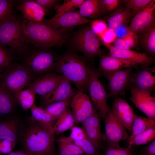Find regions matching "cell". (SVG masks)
Wrapping results in <instances>:
<instances>
[{
	"label": "cell",
	"instance_id": "d6986e66",
	"mask_svg": "<svg viewBox=\"0 0 155 155\" xmlns=\"http://www.w3.org/2000/svg\"><path fill=\"white\" fill-rule=\"evenodd\" d=\"M155 0L135 15L129 26L133 32L138 33L155 22Z\"/></svg>",
	"mask_w": 155,
	"mask_h": 155
},
{
	"label": "cell",
	"instance_id": "7c38bea8",
	"mask_svg": "<svg viewBox=\"0 0 155 155\" xmlns=\"http://www.w3.org/2000/svg\"><path fill=\"white\" fill-rule=\"evenodd\" d=\"M75 123H82L94 112V108L89 98L84 92L78 90L73 97L70 104Z\"/></svg>",
	"mask_w": 155,
	"mask_h": 155
},
{
	"label": "cell",
	"instance_id": "52a82bcc",
	"mask_svg": "<svg viewBox=\"0 0 155 155\" xmlns=\"http://www.w3.org/2000/svg\"><path fill=\"white\" fill-rule=\"evenodd\" d=\"M32 78L22 65L12 63L1 75L0 82L13 96L31 82Z\"/></svg>",
	"mask_w": 155,
	"mask_h": 155
},
{
	"label": "cell",
	"instance_id": "4dcf8cb0",
	"mask_svg": "<svg viewBox=\"0 0 155 155\" xmlns=\"http://www.w3.org/2000/svg\"><path fill=\"white\" fill-rule=\"evenodd\" d=\"M131 16L130 11L126 8L112 16L108 20L107 30L115 31Z\"/></svg>",
	"mask_w": 155,
	"mask_h": 155
},
{
	"label": "cell",
	"instance_id": "3957f363",
	"mask_svg": "<svg viewBox=\"0 0 155 155\" xmlns=\"http://www.w3.org/2000/svg\"><path fill=\"white\" fill-rule=\"evenodd\" d=\"M55 135L38 123L30 125L22 139L25 153L31 155H53Z\"/></svg>",
	"mask_w": 155,
	"mask_h": 155
},
{
	"label": "cell",
	"instance_id": "7a4b0ae2",
	"mask_svg": "<svg viewBox=\"0 0 155 155\" xmlns=\"http://www.w3.org/2000/svg\"><path fill=\"white\" fill-rule=\"evenodd\" d=\"M21 27L22 34L29 44L37 48L48 49L61 47L66 42L71 30L54 28L42 22L26 19L21 21Z\"/></svg>",
	"mask_w": 155,
	"mask_h": 155
},
{
	"label": "cell",
	"instance_id": "ee69618b",
	"mask_svg": "<svg viewBox=\"0 0 155 155\" xmlns=\"http://www.w3.org/2000/svg\"><path fill=\"white\" fill-rule=\"evenodd\" d=\"M45 10L48 12L58 5L60 1L58 0H35Z\"/></svg>",
	"mask_w": 155,
	"mask_h": 155
},
{
	"label": "cell",
	"instance_id": "e575fe53",
	"mask_svg": "<svg viewBox=\"0 0 155 155\" xmlns=\"http://www.w3.org/2000/svg\"><path fill=\"white\" fill-rule=\"evenodd\" d=\"M14 57L7 47L0 44V73H3L12 63Z\"/></svg>",
	"mask_w": 155,
	"mask_h": 155
},
{
	"label": "cell",
	"instance_id": "277c9868",
	"mask_svg": "<svg viewBox=\"0 0 155 155\" xmlns=\"http://www.w3.org/2000/svg\"><path fill=\"white\" fill-rule=\"evenodd\" d=\"M69 42L71 48L81 53L86 60L93 62L95 57L104 55L99 37L90 26L79 28L72 34Z\"/></svg>",
	"mask_w": 155,
	"mask_h": 155
},
{
	"label": "cell",
	"instance_id": "4fadbf2b",
	"mask_svg": "<svg viewBox=\"0 0 155 155\" xmlns=\"http://www.w3.org/2000/svg\"><path fill=\"white\" fill-rule=\"evenodd\" d=\"M153 72H155L154 68L141 65L133 73L130 88L134 87L151 95L155 88V75Z\"/></svg>",
	"mask_w": 155,
	"mask_h": 155
},
{
	"label": "cell",
	"instance_id": "7dc6e473",
	"mask_svg": "<svg viewBox=\"0 0 155 155\" xmlns=\"http://www.w3.org/2000/svg\"><path fill=\"white\" fill-rule=\"evenodd\" d=\"M8 155H31L26 153L20 152H11Z\"/></svg>",
	"mask_w": 155,
	"mask_h": 155
},
{
	"label": "cell",
	"instance_id": "b9f144b4",
	"mask_svg": "<svg viewBox=\"0 0 155 155\" xmlns=\"http://www.w3.org/2000/svg\"><path fill=\"white\" fill-rule=\"evenodd\" d=\"M90 23L91 28L99 37L107 30V24L102 20H92Z\"/></svg>",
	"mask_w": 155,
	"mask_h": 155
},
{
	"label": "cell",
	"instance_id": "7402d4cb",
	"mask_svg": "<svg viewBox=\"0 0 155 155\" xmlns=\"http://www.w3.org/2000/svg\"><path fill=\"white\" fill-rule=\"evenodd\" d=\"M18 10L23 14L25 19L36 22H41L46 12L35 0H25L18 4Z\"/></svg>",
	"mask_w": 155,
	"mask_h": 155
},
{
	"label": "cell",
	"instance_id": "8fae6325",
	"mask_svg": "<svg viewBox=\"0 0 155 155\" xmlns=\"http://www.w3.org/2000/svg\"><path fill=\"white\" fill-rule=\"evenodd\" d=\"M92 21L82 16L79 11L74 10L58 17L44 19L41 22L54 28L71 30L75 26L90 23Z\"/></svg>",
	"mask_w": 155,
	"mask_h": 155
},
{
	"label": "cell",
	"instance_id": "6da1fadb",
	"mask_svg": "<svg viewBox=\"0 0 155 155\" xmlns=\"http://www.w3.org/2000/svg\"><path fill=\"white\" fill-rule=\"evenodd\" d=\"M86 60L71 48L56 56L53 70L74 84L78 90L86 92L88 91L90 81V66Z\"/></svg>",
	"mask_w": 155,
	"mask_h": 155
},
{
	"label": "cell",
	"instance_id": "836d02e7",
	"mask_svg": "<svg viewBox=\"0 0 155 155\" xmlns=\"http://www.w3.org/2000/svg\"><path fill=\"white\" fill-rule=\"evenodd\" d=\"M84 0H65L61 4H58L55 7V15L53 17H57L64 13L80 8Z\"/></svg>",
	"mask_w": 155,
	"mask_h": 155
},
{
	"label": "cell",
	"instance_id": "2e32d148",
	"mask_svg": "<svg viewBox=\"0 0 155 155\" xmlns=\"http://www.w3.org/2000/svg\"><path fill=\"white\" fill-rule=\"evenodd\" d=\"M130 98L135 107L148 117L155 120V97L131 87Z\"/></svg>",
	"mask_w": 155,
	"mask_h": 155
},
{
	"label": "cell",
	"instance_id": "f1b7e54d",
	"mask_svg": "<svg viewBox=\"0 0 155 155\" xmlns=\"http://www.w3.org/2000/svg\"><path fill=\"white\" fill-rule=\"evenodd\" d=\"M58 146V155H83L82 150L66 137L57 140Z\"/></svg>",
	"mask_w": 155,
	"mask_h": 155
},
{
	"label": "cell",
	"instance_id": "60d3db41",
	"mask_svg": "<svg viewBox=\"0 0 155 155\" xmlns=\"http://www.w3.org/2000/svg\"><path fill=\"white\" fill-rule=\"evenodd\" d=\"M135 42L132 39L118 38L115 39L112 45L116 48L122 50H129L134 46Z\"/></svg>",
	"mask_w": 155,
	"mask_h": 155
},
{
	"label": "cell",
	"instance_id": "4316f807",
	"mask_svg": "<svg viewBox=\"0 0 155 155\" xmlns=\"http://www.w3.org/2000/svg\"><path fill=\"white\" fill-rule=\"evenodd\" d=\"M17 124L15 119L0 123V140H6L16 142L17 137Z\"/></svg>",
	"mask_w": 155,
	"mask_h": 155
},
{
	"label": "cell",
	"instance_id": "83f0119b",
	"mask_svg": "<svg viewBox=\"0 0 155 155\" xmlns=\"http://www.w3.org/2000/svg\"><path fill=\"white\" fill-rule=\"evenodd\" d=\"M79 12L84 17L96 19L102 14L98 5V0H86L81 5Z\"/></svg>",
	"mask_w": 155,
	"mask_h": 155
},
{
	"label": "cell",
	"instance_id": "f546056e",
	"mask_svg": "<svg viewBox=\"0 0 155 155\" xmlns=\"http://www.w3.org/2000/svg\"><path fill=\"white\" fill-rule=\"evenodd\" d=\"M35 95L32 90L27 89L20 90L13 96L16 102L20 104L24 110H27L34 104Z\"/></svg>",
	"mask_w": 155,
	"mask_h": 155
},
{
	"label": "cell",
	"instance_id": "d6a6232c",
	"mask_svg": "<svg viewBox=\"0 0 155 155\" xmlns=\"http://www.w3.org/2000/svg\"><path fill=\"white\" fill-rule=\"evenodd\" d=\"M155 138V128L148 129L136 135L128 143L127 146L133 147L148 144Z\"/></svg>",
	"mask_w": 155,
	"mask_h": 155
},
{
	"label": "cell",
	"instance_id": "ab89813d",
	"mask_svg": "<svg viewBox=\"0 0 155 155\" xmlns=\"http://www.w3.org/2000/svg\"><path fill=\"white\" fill-rule=\"evenodd\" d=\"M136 152L133 147L106 148L104 155H135Z\"/></svg>",
	"mask_w": 155,
	"mask_h": 155
},
{
	"label": "cell",
	"instance_id": "d590c367",
	"mask_svg": "<svg viewBox=\"0 0 155 155\" xmlns=\"http://www.w3.org/2000/svg\"><path fill=\"white\" fill-rule=\"evenodd\" d=\"M152 0H129L124 1L126 8L134 16L147 7Z\"/></svg>",
	"mask_w": 155,
	"mask_h": 155
},
{
	"label": "cell",
	"instance_id": "44dd1931",
	"mask_svg": "<svg viewBox=\"0 0 155 155\" xmlns=\"http://www.w3.org/2000/svg\"><path fill=\"white\" fill-rule=\"evenodd\" d=\"M139 65L129 61L104 55L100 57L99 67L97 70L100 76L105 73L120 69L136 68Z\"/></svg>",
	"mask_w": 155,
	"mask_h": 155
},
{
	"label": "cell",
	"instance_id": "ba28073f",
	"mask_svg": "<svg viewBox=\"0 0 155 155\" xmlns=\"http://www.w3.org/2000/svg\"><path fill=\"white\" fill-rule=\"evenodd\" d=\"M89 72L88 91L90 96L100 118L104 121L111 109L107 104L108 99L110 97V94L106 91L100 82L99 79L100 76L97 69L90 66Z\"/></svg>",
	"mask_w": 155,
	"mask_h": 155
},
{
	"label": "cell",
	"instance_id": "5b68a950",
	"mask_svg": "<svg viewBox=\"0 0 155 155\" xmlns=\"http://www.w3.org/2000/svg\"><path fill=\"white\" fill-rule=\"evenodd\" d=\"M21 21L11 15L0 22V44L13 53L22 55L29 43L22 34Z\"/></svg>",
	"mask_w": 155,
	"mask_h": 155
},
{
	"label": "cell",
	"instance_id": "5bb4252c",
	"mask_svg": "<svg viewBox=\"0 0 155 155\" xmlns=\"http://www.w3.org/2000/svg\"><path fill=\"white\" fill-rule=\"evenodd\" d=\"M64 76L61 74L49 73L37 78L27 86L35 94L42 97L52 91L58 85Z\"/></svg>",
	"mask_w": 155,
	"mask_h": 155
},
{
	"label": "cell",
	"instance_id": "f6af8a7d",
	"mask_svg": "<svg viewBox=\"0 0 155 155\" xmlns=\"http://www.w3.org/2000/svg\"><path fill=\"white\" fill-rule=\"evenodd\" d=\"M140 155H155V139L142 148Z\"/></svg>",
	"mask_w": 155,
	"mask_h": 155
},
{
	"label": "cell",
	"instance_id": "74e56055",
	"mask_svg": "<svg viewBox=\"0 0 155 155\" xmlns=\"http://www.w3.org/2000/svg\"><path fill=\"white\" fill-rule=\"evenodd\" d=\"M13 1L10 0H0V22L13 15Z\"/></svg>",
	"mask_w": 155,
	"mask_h": 155
},
{
	"label": "cell",
	"instance_id": "d4e9b609",
	"mask_svg": "<svg viewBox=\"0 0 155 155\" xmlns=\"http://www.w3.org/2000/svg\"><path fill=\"white\" fill-rule=\"evenodd\" d=\"M75 123L71 110L69 107L57 119L53 126L55 134H59L71 129Z\"/></svg>",
	"mask_w": 155,
	"mask_h": 155
},
{
	"label": "cell",
	"instance_id": "9a60e30c",
	"mask_svg": "<svg viewBox=\"0 0 155 155\" xmlns=\"http://www.w3.org/2000/svg\"><path fill=\"white\" fill-rule=\"evenodd\" d=\"M100 117L95 109L93 113L82 123L87 138L98 150L104 141V134L102 133Z\"/></svg>",
	"mask_w": 155,
	"mask_h": 155
},
{
	"label": "cell",
	"instance_id": "c3c4849f",
	"mask_svg": "<svg viewBox=\"0 0 155 155\" xmlns=\"http://www.w3.org/2000/svg\"><path fill=\"white\" fill-rule=\"evenodd\" d=\"M1 76V74L0 73V78Z\"/></svg>",
	"mask_w": 155,
	"mask_h": 155
},
{
	"label": "cell",
	"instance_id": "ffe728a7",
	"mask_svg": "<svg viewBox=\"0 0 155 155\" xmlns=\"http://www.w3.org/2000/svg\"><path fill=\"white\" fill-rule=\"evenodd\" d=\"M70 83L64 77L54 90L42 97L43 104L46 106L55 102L72 98L77 91L72 88Z\"/></svg>",
	"mask_w": 155,
	"mask_h": 155
},
{
	"label": "cell",
	"instance_id": "7bdbcfd3",
	"mask_svg": "<svg viewBox=\"0 0 155 155\" xmlns=\"http://www.w3.org/2000/svg\"><path fill=\"white\" fill-rule=\"evenodd\" d=\"M71 129V131L70 135L66 137L69 140L72 142L74 141L81 140L87 137L82 128L73 126Z\"/></svg>",
	"mask_w": 155,
	"mask_h": 155
},
{
	"label": "cell",
	"instance_id": "30bf717a",
	"mask_svg": "<svg viewBox=\"0 0 155 155\" xmlns=\"http://www.w3.org/2000/svg\"><path fill=\"white\" fill-rule=\"evenodd\" d=\"M132 67L105 73L104 75L108 81L110 97L113 99L119 95L124 94L131 84L133 72Z\"/></svg>",
	"mask_w": 155,
	"mask_h": 155
},
{
	"label": "cell",
	"instance_id": "484cf974",
	"mask_svg": "<svg viewBox=\"0 0 155 155\" xmlns=\"http://www.w3.org/2000/svg\"><path fill=\"white\" fill-rule=\"evenodd\" d=\"M15 102L13 95L0 82V115L12 112L14 108Z\"/></svg>",
	"mask_w": 155,
	"mask_h": 155
},
{
	"label": "cell",
	"instance_id": "e0dca14e",
	"mask_svg": "<svg viewBox=\"0 0 155 155\" xmlns=\"http://www.w3.org/2000/svg\"><path fill=\"white\" fill-rule=\"evenodd\" d=\"M104 43L109 51L108 55L129 61L144 66L149 67L154 61V59L144 52H137L130 49H119L109 43Z\"/></svg>",
	"mask_w": 155,
	"mask_h": 155
},
{
	"label": "cell",
	"instance_id": "1f68e13d",
	"mask_svg": "<svg viewBox=\"0 0 155 155\" xmlns=\"http://www.w3.org/2000/svg\"><path fill=\"white\" fill-rule=\"evenodd\" d=\"M72 98L49 104L46 106L44 110L52 116L55 121L70 106Z\"/></svg>",
	"mask_w": 155,
	"mask_h": 155
},
{
	"label": "cell",
	"instance_id": "9c48e42d",
	"mask_svg": "<svg viewBox=\"0 0 155 155\" xmlns=\"http://www.w3.org/2000/svg\"><path fill=\"white\" fill-rule=\"evenodd\" d=\"M105 123L104 140L106 148H119L121 141L129 136L127 130L118 119L111 109L104 121Z\"/></svg>",
	"mask_w": 155,
	"mask_h": 155
},
{
	"label": "cell",
	"instance_id": "603a6c76",
	"mask_svg": "<svg viewBox=\"0 0 155 155\" xmlns=\"http://www.w3.org/2000/svg\"><path fill=\"white\" fill-rule=\"evenodd\" d=\"M140 44L144 53L154 59L155 56V22L138 33Z\"/></svg>",
	"mask_w": 155,
	"mask_h": 155
},
{
	"label": "cell",
	"instance_id": "bcb514c9",
	"mask_svg": "<svg viewBox=\"0 0 155 155\" xmlns=\"http://www.w3.org/2000/svg\"><path fill=\"white\" fill-rule=\"evenodd\" d=\"M16 143L6 140H4L3 141H1L2 154H7L10 153L15 146Z\"/></svg>",
	"mask_w": 155,
	"mask_h": 155
},
{
	"label": "cell",
	"instance_id": "cb8c5ba5",
	"mask_svg": "<svg viewBox=\"0 0 155 155\" xmlns=\"http://www.w3.org/2000/svg\"><path fill=\"white\" fill-rule=\"evenodd\" d=\"M155 128V120L136 114L133 123L131 133L127 139L131 141L136 135L150 129Z\"/></svg>",
	"mask_w": 155,
	"mask_h": 155
},
{
	"label": "cell",
	"instance_id": "ac0fdd59",
	"mask_svg": "<svg viewBox=\"0 0 155 155\" xmlns=\"http://www.w3.org/2000/svg\"><path fill=\"white\" fill-rule=\"evenodd\" d=\"M111 109L127 130L131 132L136 114L129 104L125 100L117 97L114 99Z\"/></svg>",
	"mask_w": 155,
	"mask_h": 155
},
{
	"label": "cell",
	"instance_id": "f35d334b",
	"mask_svg": "<svg viewBox=\"0 0 155 155\" xmlns=\"http://www.w3.org/2000/svg\"><path fill=\"white\" fill-rule=\"evenodd\" d=\"M120 2L119 0H98V5L101 14L115 9Z\"/></svg>",
	"mask_w": 155,
	"mask_h": 155
},
{
	"label": "cell",
	"instance_id": "8992f818",
	"mask_svg": "<svg viewBox=\"0 0 155 155\" xmlns=\"http://www.w3.org/2000/svg\"><path fill=\"white\" fill-rule=\"evenodd\" d=\"M34 47L29 50L28 48L21 55H23L22 65L29 71L32 78L53 70L56 56L49 49Z\"/></svg>",
	"mask_w": 155,
	"mask_h": 155
},
{
	"label": "cell",
	"instance_id": "8d00e7d4",
	"mask_svg": "<svg viewBox=\"0 0 155 155\" xmlns=\"http://www.w3.org/2000/svg\"><path fill=\"white\" fill-rule=\"evenodd\" d=\"M72 142L78 147L84 154L87 155H95L97 149L87 137Z\"/></svg>",
	"mask_w": 155,
	"mask_h": 155
}]
</instances>
